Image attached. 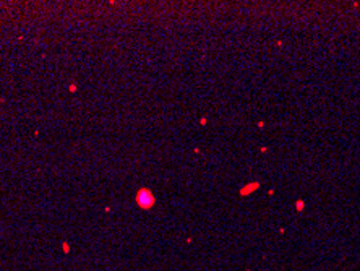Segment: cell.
<instances>
[{
  "label": "cell",
  "instance_id": "1",
  "mask_svg": "<svg viewBox=\"0 0 360 271\" xmlns=\"http://www.w3.org/2000/svg\"><path fill=\"white\" fill-rule=\"evenodd\" d=\"M156 203V196L149 188H140L136 192V204L143 209H151Z\"/></svg>",
  "mask_w": 360,
  "mask_h": 271
},
{
  "label": "cell",
  "instance_id": "3",
  "mask_svg": "<svg viewBox=\"0 0 360 271\" xmlns=\"http://www.w3.org/2000/svg\"><path fill=\"white\" fill-rule=\"evenodd\" d=\"M304 206H305V203L302 201V200H299V201L295 203V208H297V211H302V209H304Z\"/></svg>",
  "mask_w": 360,
  "mask_h": 271
},
{
  "label": "cell",
  "instance_id": "2",
  "mask_svg": "<svg viewBox=\"0 0 360 271\" xmlns=\"http://www.w3.org/2000/svg\"><path fill=\"white\" fill-rule=\"evenodd\" d=\"M258 187H260V184H258V182H253V184H248L247 187H243L242 190H240V195H242V196H245V195H248V193H251L253 190H256Z\"/></svg>",
  "mask_w": 360,
  "mask_h": 271
}]
</instances>
